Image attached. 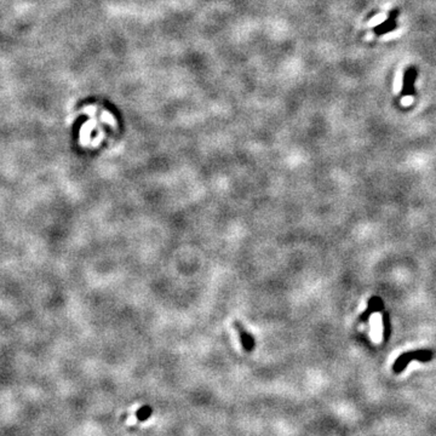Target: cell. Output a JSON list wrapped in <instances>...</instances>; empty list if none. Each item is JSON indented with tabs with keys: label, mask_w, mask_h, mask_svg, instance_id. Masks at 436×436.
Segmentation results:
<instances>
[{
	"label": "cell",
	"mask_w": 436,
	"mask_h": 436,
	"mask_svg": "<svg viewBox=\"0 0 436 436\" xmlns=\"http://www.w3.org/2000/svg\"><path fill=\"white\" fill-rule=\"evenodd\" d=\"M432 352L429 349H420V350H413L401 354L396 360H395L394 365H392V371L395 374H401L406 366L412 361H420V362H429L432 358Z\"/></svg>",
	"instance_id": "obj_1"
},
{
	"label": "cell",
	"mask_w": 436,
	"mask_h": 436,
	"mask_svg": "<svg viewBox=\"0 0 436 436\" xmlns=\"http://www.w3.org/2000/svg\"><path fill=\"white\" fill-rule=\"evenodd\" d=\"M418 70L414 66H410L406 68L405 73H404L402 79V90H401V96H412L414 94V82L417 80Z\"/></svg>",
	"instance_id": "obj_2"
},
{
	"label": "cell",
	"mask_w": 436,
	"mask_h": 436,
	"mask_svg": "<svg viewBox=\"0 0 436 436\" xmlns=\"http://www.w3.org/2000/svg\"><path fill=\"white\" fill-rule=\"evenodd\" d=\"M398 14H400V10H398V8H394V10L390 11L388 20H386L383 24L376 26V27L374 28V32L376 36H384V34L390 33V32L396 30V27H398L396 20H398Z\"/></svg>",
	"instance_id": "obj_3"
},
{
	"label": "cell",
	"mask_w": 436,
	"mask_h": 436,
	"mask_svg": "<svg viewBox=\"0 0 436 436\" xmlns=\"http://www.w3.org/2000/svg\"><path fill=\"white\" fill-rule=\"evenodd\" d=\"M233 326L235 327V330H236L238 334H239L240 338V343H242V346H244V349H245L246 352H252L254 348V337L252 336L250 332H248V330L244 327V325L240 321L235 320L233 322Z\"/></svg>",
	"instance_id": "obj_4"
},
{
	"label": "cell",
	"mask_w": 436,
	"mask_h": 436,
	"mask_svg": "<svg viewBox=\"0 0 436 436\" xmlns=\"http://www.w3.org/2000/svg\"><path fill=\"white\" fill-rule=\"evenodd\" d=\"M383 308H384V303H383V300H382V298L372 297L371 300H368V306H367L366 310L360 315L358 320H360L361 322H365V321L368 320V318L371 316L374 312L383 310Z\"/></svg>",
	"instance_id": "obj_5"
},
{
	"label": "cell",
	"mask_w": 436,
	"mask_h": 436,
	"mask_svg": "<svg viewBox=\"0 0 436 436\" xmlns=\"http://www.w3.org/2000/svg\"><path fill=\"white\" fill-rule=\"evenodd\" d=\"M152 414V408L149 406H143L137 411L136 416L140 420H147Z\"/></svg>",
	"instance_id": "obj_6"
}]
</instances>
